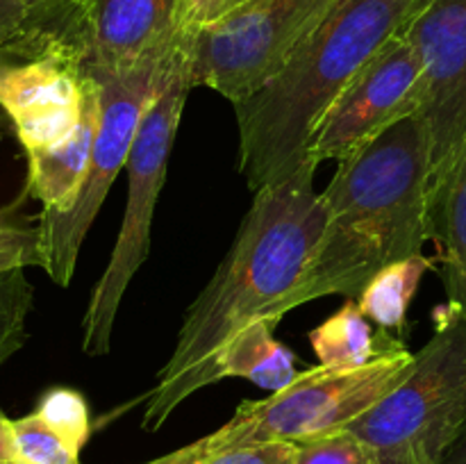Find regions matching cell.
<instances>
[{
	"label": "cell",
	"mask_w": 466,
	"mask_h": 464,
	"mask_svg": "<svg viewBox=\"0 0 466 464\" xmlns=\"http://www.w3.org/2000/svg\"><path fill=\"white\" fill-rule=\"evenodd\" d=\"M0 464H14L12 455V432H9V419L0 412Z\"/></svg>",
	"instance_id": "26"
},
{
	"label": "cell",
	"mask_w": 466,
	"mask_h": 464,
	"mask_svg": "<svg viewBox=\"0 0 466 464\" xmlns=\"http://www.w3.org/2000/svg\"><path fill=\"white\" fill-rule=\"evenodd\" d=\"M403 380L344 430L378 464H441L466 426V317L446 305Z\"/></svg>",
	"instance_id": "5"
},
{
	"label": "cell",
	"mask_w": 466,
	"mask_h": 464,
	"mask_svg": "<svg viewBox=\"0 0 466 464\" xmlns=\"http://www.w3.org/2000/svg\"><path fill=\"white\" fill-rule=\"evenodd\" d=\"M337 0H248L189 35L191 82L230 103L271 80Z\"/></svg>",
	"instance_id": "8"
},
{
	"label": "cell",
	"mask_w": 466,
	"mask_h": 464,
	"mask_svg": "<svg viewBox=\"0 0 466 464\" xmlns=\"http://www.w3.org/2000/svg\"><path fill=\"white\" fill-rule=\"evenodd\" d=\"M319 164L305 159L289 176L253 191V205L212 280L182 317L176 348L148 391L141 426L157 430L191 394L217 385V362L228 341L255 321L278 326L289 309L321 241Z\"/></svg>",
	"instance_id": "1"
},
{
	"label": "cell",
	"mask_w": 466,
	"mask_h": 464,
	"mask_svg": "<svg viewBox=\"0 0 466 464\" xmlns=\"http://www.w3.org/2000/svg\"><path fill=\"white\" fill-rule=\"evenodd\" d=\"M176 41L121 73H91L100 82V126L96 132L91 164L82 189L66 212H41V268L59 287H68L76 273L77 255L100 205L130 157L135 135L157 94ZM89 73V71H86Z\"/></svg>",
	"instance_id": "7"
},
{
	"label": "cell",
	"mask_w": 466,
	"mask_h": 464,
	"mask_svg": "<svg viewBox=\"0 0 466 464\" xmlns=\"http://www.w3.org/2000/svg\"><path fill=\"white\" fill-rule=\"evenodd\" d=\"M23 196L0 207V277L25 267H41L39 221L23 214Z\"/></svg>",
	"instance_id": "19"
},
{
	"label": "cell",
	"mask_w": 466,
	"mask_h": 464,
	"mask_svg": "<svg viewBox=\"0 0 466 464\" xmlns=\"http://www.w3.org/2000/svg\"><path fill=\"white\" fill-rule=\"evenodd\" d=\"M23 7H25L27 16H35V14H41V12H48L50 7H55L57 3H62V0H21Z\"/></svg>",
	"instance_id": "28"
},
{
	"label": "cell",
	"mask_w": 466,
	"mask_h": 464,
	"mask_svg": "<svg viewBox=\"0 0 466 464\" xmlns=\"http://www.w3.org/2000/svg\"><path fill=\"white\" fill-rule=\"evenodd\" d=\"M428 0H337L285 66L232 103L239 171L250 191L305 162L314 130L344 86L403 35Z\"/></svg>",
	"instance_id": "3"
},
{
	"label": "cell",
	"mask_w": 466,
	"mask_h": 464,
	"mask_svg": "<svg viewBox=\"0 0 466 464\" xmlns=\"http://www.w3.org/2000/svg\"><path fill=\"white\" fill-rule=\"evenodd\" d=\"M191 86V39L180 32L167 73L157 94L150 100L139 130L135 135L130 157H127V203L118 227L116 244L107 259L103 276L91 291L85 314V337L82 348L86 355H105L112 346L114 323L118 308L150 253V227H153L155 205L167 180L168 157L180 127L187 96Z\"/></svg>",
	"instance_id": "6"
},
{
	"label": "cell",
	"mask_w": 466,
	"mask_h": 464,
	"mask_svg": "<svg viewBox=\"0 0 466 464\" xmlns=\"http://www.w3.org/2000/svg\"><path fill=\"white\" fill-rule=\"evenodd\" d=\"M14 464H80L73 450L36 412L9 421Z\"/></svg>",
	"instance_id": "18"
},
{
	"label": "cell",
	"mask_w": 466,
	"mask_h": 464,
	"mask_svg": "<svg viewBox=\"0 0 466 464\" xmlns=\"http://www.w3.org/2000/svg\"><path fill=\"white\" fill-rule=\"evenodd\" d=\"M414 353L396 341L380 358L355 371L319 364L264 400H244L218 430L146 464H200L218 453L264 444H299L344 430L405 378Z\"/></svg>",
	"instance_id": "4"
},
{
	"label": "cell",
	"mask_w": 466,
	"mask_h": 464,
	"mask_svg": "<svg viewBox=\"0 0 466 464\" xmlns=\"http://www.w3.org/2000/svg\"><path fill=\"white\" fill-rule=\"evenodd\" d=\"M296 444H264L235 449L203 459L200 464H294Z\"/></svg>",
	"instance_id": "24"
},
{
	"label": "cell",
	"mask_w": 466,
	"mask_h": 464,
	"mask_svg": "<svg viewBox=\"0 0 466 464\" xmlns=\"http://www.w3.org/2000/svg\"><path fill=\"white\" fill-rule=\"evenodd\" d=\"M248 0H180L177 12V32L194 35L203 27L214 25L217 21L226 18Z\"/></svg>",
	"instance_id": "23"
},
{
	"label": "cell",
	"mask_w": 466,
	"mask_h": 464,
	"mask_svg": "<svg viewBox=\"0 0 466 464\" xmlns=\"http://www.w3.org/2000/svg\"><path fill=\"white\" fill-rule=\"evenodd\" d=\"M423 66L403 35L391 39L332 100L309 139L308 157L341 164L421 105Z\"/></svg>",
	"instance_id": "10"
},
{
	"label": "cell",
	"mask_w": 466,
	"mask_h": 464,
	"mask_svg": "<svg viewBox=\"0 0 466 464\" xmlns=\"http://www.w3.org/2000/svg\"><path fill=\"white\" fill-rule=\"evenodd\" d=\"M294 464H378V459L367 441L349 430H337L299 441Z\"/></svg>",
	"instance_id": "22"
},
{
	"label": "cell",
	"mask_w": 466,
	"mask_h": 464,
	"mask_svg": "<svg viewBox=\"0 0 466 464\" xmlns=\"http://www.w3.org/2000/svg\"><path fill=\"white\" fill-rule=\"evenodd\" d=\"M27 21L21 0H0V45L16 36Z\"/></svg>",
	"instance_id": "25"
},
{
	"label": "cell",
	"mask_w": 466,
	"mask_h": 464,
	"mask_svg": "<svg viewBox=\"0 0 466 464\" xmlns=\"http://www.w3.org/2000/svg\"><path fill=\"white\" fill-rule=\"evenodd\" d=\"M73 450L80 453L91 435L89 408L80 391L68 389V387H55L48 389L39 400V408L35 409Z\"/></svg>",
	"instance_id": "20"
},
{
	"label": "cell",
	"mask_w": 466,
	"mask_h": 464,
	"mask_svg": "<svg viewBox=\"0 0 466 464\" xmlns=\"http://www.w3.org/2000/svg\"><path fill=\"white\" fill-rule=\"evenodd\" d=\"M432 267H435V259L421 253L378 271L358 296V305L364 317L385 332L403 330L410 303L417 296L423 276Z\"/></svg>",
	"instance_id": "17"
},
{
	"label": "cell",
	"mask_w": 466,
	"mask_h": 464,
	"mask_svg": "<svg viewBox=\"0 0 466 464\" xmlns=\"http://www.w3.org/2000/svg\"><path fill=\"white\" fill-rule=\"evenodd\" d=\"M100 126V82L89 73L82 118L76 130L57 146L27 153V194L41 200L44 212H66L77 198L91 164Z\"/></svg>",
	"instance_id": "13"
},
{
	"label": "cell",
	"mask_w": 466,
	"mask_h": 464,
	"mask_svg": "<svg viewBox=\"0 0 466 464\" xmlns=\"http://www.w3.org/2000/svg\"><path fill=\"white\" fill-rule=\"evenodd\" d=\"M441 464H466V426L460 432L458 439L453 441V446L449 449V453L444 455Z\"/></svg>",
	"instance_id": "27"
},
{
	"label": "cell",
	"mask_w": 466,
	"mask_h": 464,
	"mask_svg": "<svg viewBox=\"0 0 466 464\" xmlns=\"http://www.w3.org/2000/svg\"><path fill=\"white\" fill-rule=\"evenodd\" d=\"M403 36L423 66L417 116L431 141L432 191L466 141V0H428Z\"/></svg>",
	"instance_id": "11"
},
{
	"label": "cell",
	"mask_w": 466,
	"mask_h": 464,
	"mask_svg": "<svg viewBox=\"0 0 466 464\" xmlns=\"http://www.w3.org/2000/svg\"><path fill=\"white\" fill-rule=\"evenodd\" d=\"M32 305V287L25 271L0 277V364L25 344V318Z\"/></svg>",
	"instance_id": "21"
},
{
	"label": "cell",
	"mask_w": 466,
	"mask_h": 464,
	"mask_svg": "<svg viewBox=\"0 0 466 464\" xmlns=\"http://www.w3.org/2000/svg\"><path fill=\"white\" fill-rule=\"evenodd\" d=\"M271 321H255L228 341L217 362L218 380L246 378L262 389L280 391L296 380V355L273 337Z\"/></svg>",
	"instance_id": "15"
},
{
	"label": "cell",
	"mask_w": 466,
	"mask_h": 464,
	"mask_svg": "<svg viewBox=\"0 0 466 464\" xmlns=\"http://www.w3.org/2000/svg\"><path fill=\"white\" fill-rule=\"evenodd\" d=\"M431 239L440 248L446 305L466 317V141L444 180L431 191Z\"/></svg>",
	"instance_id": "14"
},
{
	"label": "cell",
	"mask_w": 466,
	"mask_h": 464,
	"mask_svg": "<svg viewBox=\"0 0 466 464\" xmlns=\"http://www.w3.org/2000/svg\"><path fill=\"white\" fill-rule=\"evenodd\" d=\"M180 0H62L44 12L89 73H121L171 45Z\"/></svg>",
	"instance_id": "12"
},
{
	"label": "cell",
	"mask_w": 466,
	"mask_h": 464,
	"mask_svg": "<svg viewBox=\"0 0 466 464\" xmlns=\"http://www.w3.org/2000/svg\"><path fill=\"white\" fill-rule=\"evenodd\" d=\"M89 73L46 14L0 45V107L25 153L57 146L82 118Z\"/></svg>",
	"instance_id": "9"
},
{
	"label": "cell",
	"mask_w": 466,
	"mask_h": 464,
	"mask_svg": "<svg viewBox=\"0 0 466 464\" xmlns=\"http://www.w3.org/2000/svg\"><path fill=\"white\" fill-rule=\"evenodd\" d=\"M309 341L321 367L332 371H355L367 367L396 344V339H391L380 348L369 326V318L362 314L358 300L350 298L317 330L309 332Z\"/></svg>",
	"instance_id": "16"
},
{
	"label": "cell",
	"mask_w": 466,
	"mask_h": 464,
	"mask_svg": "<svg viewBox=\"0 0 466 464\" xmlns=\"http://www.w3.org/2000/svg\"><path fill=\"white\" fill-rule=\"evenodd\" d=\"M431 141L417 114L337 164L321 194L317 255L287 309L323 296L358 300L378 271L421 255L431 239Z\"/></svg>",
	"instance_id": "2"
}]
</instances>
